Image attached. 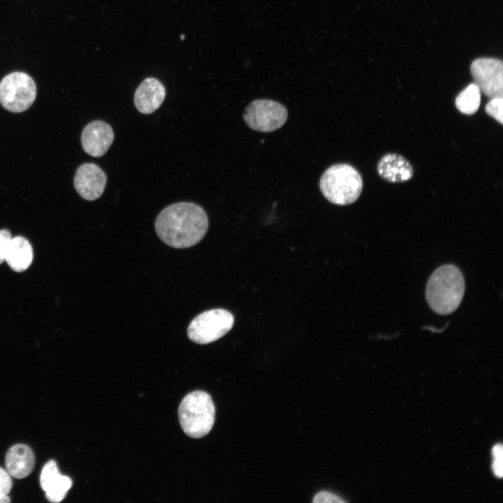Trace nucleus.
Segmentation results:
<instances>
[{
    "label": "nucleus",
    "instance_id": "obj_3",
    "mask_svg": "<svg viewBox=\"0 0 503 503\" xmlns=\"http://www.w3.org/2000/svg\"><path fill=\"white\" fill-rule=\"evenodd\" d=\"M319 187L330 203L347 205L353 203L363 190V180L359 172L347 163L335 164L322 175Z\"/></svg>",
    "mask_w": 503,
    "mask_h": 503
},
{
    "label": "nucleus",
    "instance_id": "obj_8",
    "mask_svg": "<svg viewBox=\"0 0 503 503\" xmlns=\"http://www.w3.org/2000/svg\"><path fill=\"white\" fill-rule=\"evenodd\" d=\"M470 71L474 83L487 97H502L503 64L500 59H476L472 63Z\"/></svg>",
    "mask_w": 503,
    "mask_h": 503
},
{
    "label": "nucleus",
    "instance_id": "obj_13",
    "mask_svg": "<svg viewBox=\"0 0 503 503\" xmlns=\"http://www.w3.org/2000/svg\"><path fill=\"white\" fill-rule=\"evenodd\" d=\"M377 172L381 178L392 183L407 182L414 175L413 167L409 161L395 153L386 154L379 160Z\"/></svg>",
    "mask_w": 503,
    "mask_h": 503
},
{
    "label": "nucleus",
    "instance_id": "obj_17",
    "mask_svg": "<svg viewBox=\"0 0 503 503\" xmlns=\"http://www.w3.org/2000/svg\"><path fill=\"white\" fill-rule=\"evenodd\" d=\"M503 99L496 97L490 99V101L485 106L486 112L495 119L500 124H503Z\"/></svg>",
    "mask_w": 503,
    "mask_h": 503
},
{
    "label": "nucleus",
    "instance_id": "obj_10",
    "mask_svg": "<svg viewBox=\"0 0 503 503\" xmlns=\"http://www.w3.org/2000/svg\"><path fill=\"white\" fill-rule=\"evenodd\" d=\"M113 140L114 132L112 127L101 120L93 121L87 124L81 134V144L84 151L94 157L105 154Z\"/></svg>",
    "mask_w": 503,
    "mask_h": 503
},
{
    "label": "nucleus",
    "instance_id": "obj_12",
    "mask_svg": "<svg viewBox=\"0 0 503 503\" xmlns=\"http://www.w3.org/2000/svg\"><path fill=\"white\" fill-rule=\"evenodd\" d=\"M166 89L163 84L154 78L145 79L134 94V103L143 114H151L163 103Z\"/></svg>",
    "mask_w": 503,
    "mask_h": 503
},
{
    "label": "nucleus",
    "instance_id": "obj_18",
    "mask_svg": "<svg viewBox=\"0 0 503 503\" xmlns=\"http://www.w3.org/2000/svg\"><path fill=\"white\" fill-rule=\"evenodd\" d=\"M493 469L496 476L501 478L503 474V447L500 444L493 448Z\"/></svg>",
    "mask_w": 503,
    "mask_h": 503
},
{
    "label": "nucleus",
    "instance_id": "obj_7",
    "mask_svg": "<svg viewBox=\"0 0 503 503\" xmlns=\"http://www.w3.org/2000/svg\"><path fill=\"white\" fill-rule=\"evenodd\" d=\"M288 112L284 105L270 99H258L245 108L243 118L252 129L260 132H272L286 122Z\"/></svg>",
    "mask_w": 503,
    "mask_h": 503
},
{
    "label": "nucleus",
    "instance_id": "obj_19",
    "mask_svg": "<svg viewBox=\"0 0 503 503\" xmlns=\"http://www.w3.org/2000/svg\"><path fill=\"white\" fill-rule=\"evenodd\" d=\"M11 239L12 235L8 230H0V264L5 261L7 249Z\"/></svg>",
    "mask_w": 503,
    "mask_h": 503
},
{
    "label": "nucleus",
    "instance_id": "obj_6",
    "mask_svg": "<svg viewBox=\"0 0 503 503\" xmlns=\"http://www.w3.org/2000/svg\"><path fill=\"white\" fill-rule=\"evenodd\" d=\"M234 324V317L224 309L205 311L196 316L187 328L189 338L200 344L213 342L226 335Z\"/></svg>",
    "mask_w": 503,
    "mask_h": 503
},
{
    "label": "nucleus",
    "instance_id": "obj_11",
    "mask_svg": "<svg viewBox=\"0 0 503 503\" xmlns=\"http://www.w3.org/2000/svg\"><path fill=\"white\" fill-rule=\"evenodd\" d=\"M40 484L51 502H60L72 486L70 477L60 474L57 462L50 460L43 466L40 475Z\"/></svg>",
    "mask_w": 503,
    "mask_h": 503
},
{
    "label": "nucleus",
    "instance_id": "obj_4",
    "mask_svg": "<svg viewBox=\"0 0 503 503\" xmlns=\"http://www.w3.org/2000/svg\"><path fill=\"white\" fill-rule=\"evenodd\" d=\"M178 416L183 431L193 438H201L213 427L215 407L211 396L203 391L187 394L182 400Z\"/></svg>",
    "mask_w": 503,
    "mask_h": 503
},
{
    "label": "nucleus",
    "instance_id": "obj_15",
    "mask_svg": "<svg viewBox=\"0 0 503 503\" xmlns=\"http://www.w3.org/2000/svg\"><path fill=\"white\" fill-rule=\"evenodd\" d=\"M34 252L29 241L22 237L12 238L6 254L5 261L15 272L26 270L31 264Z\"/></svg>",
    "mask_w": 503,
    "mask_h": 503
},
{
    "label": "nucleus",
    "instance_id": "obj_2",
    "mask_svg": "<svg viewBox=\"0 0 503 503\" xmlns=\"http://www.w3.org/2000/svg\"><path fill=\"white\" fill-rule=\"evenodd\" d=\"M464 293L462 273L452 264H445L436 269L430 277L425 289L430 307L442 315L452 313L458 307Z\"/></svg>",
    "mask_w": 503,
    "mask_h": 503
},
{
    "label": "nucleus",
    "instance_id": "obj_16",
    "mask_svg": "<svg viewBox=\"0 0 503 503\" xmlns=\"http://www.w3.org/2000/svg\"><path fill=\"white\" fill-rule=\"evenodd\" d=\"M481 91L475 83L469 84L455 98L456 108L462 114L476 113L481 103Z\"/></svg>",
    "mask_w": 503,
    "mask_h": 503
},
{
    "label": "nucleus",
    "instance_id": "obj_22",
    "mask_svg": "<svg viewBox=\"0 0 503 503\" xmlns=\"http://www.w3.org/2000/svg\"><path fill=\"white\" fill-rule=\"evenodd\" d=\"M10 502V499L8 495L0 494V503H8Z\"/></svg>",
    "mask_w": 503,
    "mask_h": 503
},
{
    "label": "nucleus",
    "instance_id": "obj_5",
    "mask_svg": "<svg viewBox=\"0 0 503 503\" xmlns=\"http://www.w3.org/2000/svg\"><path fill=\"white\" fill-rule=\"evenodd\" d=\"M36 92L31 76L24 72H13L0 82V103L10 112H21L33 104Z\"/></svg>",
    "mask_w": 503,
    "mask_h": 503
},
{
    "label": "nucleus",
    "instance_id": "obj_20",
    "mask_svg": "<svg viewBox=\"0 0 503 503\" xmlns=\"http://www.w3.org/2000/svg\"><path fill=\"white\" fill-rule=\"evenodd\" d=\"M13 486L10 475L6 469L0 467V494L8 495Z\"/></svg>",
    "mask_w": 503,
    "mask_h": 503
},
{
    "label": "nucleus",
    "instance_id": "obj_14",
    "mask_svg": "<svg viewBox=\"0 0 503 503\" xmlns=\"http://www.w3.org/2000/svg\"><path fill=\"white\" fill-rule=\"evenodd\" d=\"M34 454L26 444H17L10 447L5 457L6 469L14 478L20 479L29 475L34 467Z\"/></svg>",
    "mask_w": 503,
    "mask_h": 503
},
{
    "label": "nucleus",
    "instance_id": "obj_1",
    "mask_svg": "<svg viewBox=\"0 0 503 503\" xmlns=\"http://www.w3.org/2000/svg\"><path fill=\"white\" fill-rule=\"evenodd\" d=\"M208 228L204 209L190 202L173 203L157 216L155 230L159 238L174 248H188L198 243Z\"/></svg>",
    "mask_w": 503,
    "mask_h": 503
},
{
    "label": "nucleus",
    "instance_id": "obj_23",
    "mask_svg": "<svg viewBox=\"0 0 503 503\" xmlns=\"http://www.w3.org/2000/svg\"><path fill=\"white\" fill-rule=\"evenodd\" d=\"M181 37H182V40H183V39H184V35H182V36H181Z\"/></svg>",
    "mask_w": 503,
    "mask_h": 503
},
{
    "label": "nucleus",
    "instance_id": "obj_9",
    "mask_svg": "<svg viewBox=\"0 0 503 503\" xmlns=\"http://www.w3.org/2000/svg\"><path fill=\"white\" fill-rule=\"evenodd\" d=\"M106 182L105 173L92 163H85L79 166L73 180L76 191L87 201L99 198L103 193Z\"/></svg>",
    "mask_w": 503,
    "mask_h": 503
},
{
    "label": "nucleus",
    "instance_id": "obj_21",
    "mask_svg": "<svg viewBox=\"0 0 503 503\" xmlns=\"http://www.w3.org/2000/svg\"><path fill=\"white\" fill-rule=\"evenodd\" d=\"M313 502H345L339 496L327 492L321 491L318 493L314 497Z\"/></svg>",
    "mask_w": 503,
    "mask_h": 503
}]
</instances>
